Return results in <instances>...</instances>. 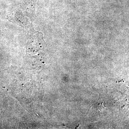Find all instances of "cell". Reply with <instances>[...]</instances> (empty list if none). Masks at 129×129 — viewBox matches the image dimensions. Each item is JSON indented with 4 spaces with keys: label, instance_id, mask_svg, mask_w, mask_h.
Masks as SVG:
<instances>
[]
</instances>
